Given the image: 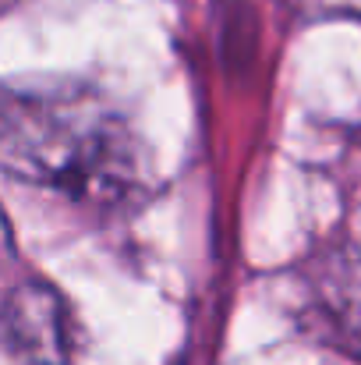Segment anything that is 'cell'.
<instances>
[{
  "label": "cell",
  "instance_id": "6da1fadb",
  "mask_svg": "<svg viewBox=\"0 0 361 365\" xmlns=\"http://www.w3.org/2000/svg\"><path fill=\"white\" fill-rule=\"evenodd\" d=\"M0 163L14 181L100 210L138 202L152 185L142 135L103 93L75 82L7 86Z\"/></svg>",
  "mask_w": 361,
  "mask_h": 365
},
{
  "label": "cell",
  "instance_id": "7a4b0ae2",
  "mask_svg": "<svg viewBox=\"0 0 361 365\" xmlns=\"http://www.w3.org/2000/svg\"><path fill=\"white\" fill-rule=\"evenodd\" d=\"M4 348L21 365L71 362V312L46 280H21L4 302Z\"/></svg>",
  "mask_w": 361,
  "mask_h": 365
},
{
  "label": "cell",
  "instance_id": "3957f363",
  "mask_svg": "<svg viewBox=\"0 0 361 365\" xmlns=\"http://www.w3.org/2000/svg\"><path fill=\"white\" fill-rule=\"evenodd\" d=\"M315 309L337 344L361 355V255L337 252L315 269Z\"/></svg>",
  "mask_w": 361,
  "mask_h": 365
},
{
  "label": "cell",
  "instance_id": "277c9868",
  "mask_svg": "<svg viewBox=\"0 0 361 365\" xmlns=\"http://www.w3.org/2000/svg\"><path fill=\"white\" fill-rule=\"evenodd\" d=\"M312 18H361V0H298Z\"/></svg>",
  "mask_w": 361,
  "mask_h": 365
}]
</instances>
